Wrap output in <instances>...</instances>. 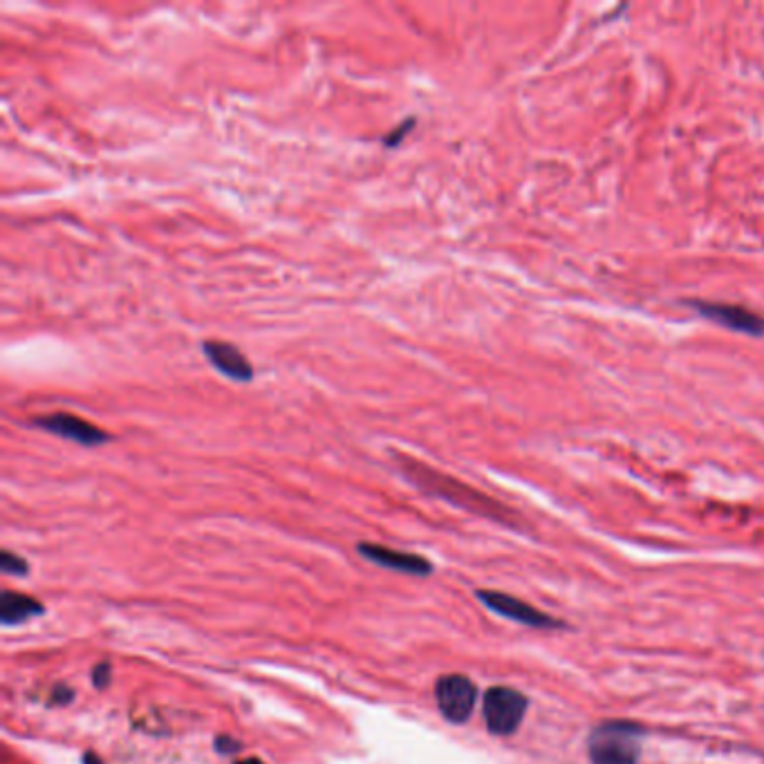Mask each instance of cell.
I'll return each instance as SVG.
<instances>
[{
	"label": "cell",
	"instance_id": "1",
	"mask_svg": "<svg viewBox=\"0 0 764 764\" xmlns=\"http://www.w3.org/2000/svg\"><path fill=\"white\" fill-rule=\"evenodd\" d=\"M399 460V468L404 471V476L415 483L422 491L430 493V496H438L455 506H462V509H468V512L473 514H480V516H487L491 521H498V523H506V509L500 506L496 500L483 496L480 491L476 489H471L449 476H444V473H438L435 468H428L426 464L417 462V460H411V458H404V455H397Z\"/></svg>",
	"mask_w": 764,
	"mask_h": 764
},
{
	"label": "cell",
	"instance_id": "2",
	"mask_svg": "<svg viewBox=\"0 0 764 764\" xmlns=\"http://www.w3.org/2000/svg\"><path fill=\"white\" fill-rule=\"evenodd\" d=\"M646 729L637 722L608 719L597 724L588 738L592 764H637Z\"/></svg>",
	"mask_w": 764,
	"mask_h": 764
},
{
	"label": "cell",
	"instance_id": "3",
	"mask_svg": "<svg viewBox=\"0 0 764 764\" xmlns=\"http://www.w3.org/2000/svg\"><path fill=\"white\" fill-rule=\"evenodd\" d=\"M529 709V700L516 688L509 686H493L485 693L483 715L487 722V729L493 736H512L518 731Z\"/></svg>",
	"mask_w": 764,
	"mask_h": 764
},
{
	"label": "cell",
	"instance_id": "4",
	"mask_svg": "<svg viewBox=\"0 0 764 764\" xmlns=\"http://www.w3.org/2000/svg\"><path fill=\"white\" fill-rule=\"evenodd\" d=\"M476 597L480 599V603L485 608H489L491 612L509 618V622H516L529 628H540V630H550V628H565L563 622L559 618L540 612L538 608L512 597L504 592H496V590H478Z\"/></svg>",
	"mask_w": 764,
	"mask_h": 764
},
{
	"label": "cell",
	"instance_id": "5",
	"mask_svg": "<svg viewBox=\"0 0 764 764\" xmlns=\"http://www.w3.org/2000/svg\"><path fill=\"white\" fill-rule=\"evenodd\" d=\"M435 700L449 722L464 724L476 709L478 688L464 675H444L435 684Z\"/></svg>",
	"mask_w": 764,
	"mask_h": 764
},
{
	"label": "cell",
	"instance_id": "6",
	"mask_svg": "<svg viewBox=\"0 0 764 764\" xmlns=\"http://www.w3.org/2000/svg\"><path fill=\"white\" fill-rule=\"evenodd\" d=\"M34 426H39L52 435H59L63 440L77 442L82 447H101L111 442V435L97 424L75 415V413H50L43 417H36Z\"/></svg>",
	"mask_w": 764,
	"mask_h": 764
},
{
	"label": "cell",
	"instance_id": "7",
	"mask_svg": "<svg viewBox=\"0 0 764 764\" xmlns=\"http://www.w3.org/2000/svg\"><path fill=\"white\" fill-rule=\"evenodd\" d=\"M690 308L698 310L702 316L711 318L713 323L729 327L734 333H742L749 337L764 335V316L755 314L749 308L726 305V303H704V301H690Z\"/></svg>",
	"mask_w": 764,
	"mask_h": 764
},
{
	"label": "cell",
	"instance_id": "8",
	"mask_svg": "<svg viewBox=\"0 0 764 764\" xmlns=\"http://www.w3.org/2000/svg\"><path fill=\"white\" fill-rule=\"evenodd\" d=\"M356 552L368 559L371 563L386 567V569H394L402 574H413V576H428L433 572L430 561H426L424 556L417 554H406V552H397L390 548H384V544H375V542H359Z\"/></svg>",
	"mask_w": 764,
	"mask_h": 764
},
{
	"label": "cell",
	"instance_id": "9",
	"mask_svg": "<svg viewBox=\"0 0 764 764\" xmlns=\"http://www.w3.org/2000/svg\"><path fill=\"white\" fill-rule=\"evenodd\" d=\"M202 350H204L211 366L217 373H223L227 379H234L240 384H247L253 379V366L236 346H231L227 341L209 339L202 343Z\"/></svg>",
	"mask_w": 764,
	"mask_h": 764
},
{
	"label": "cell",
	"instance_id": "10",
	"mask_svg": "<svg viewBox=\"0 0 764 764\" xmlns=\"http://www.w3.org/2000/svg\"><path fill=\"white\" fill-rule=\"evenodd\" d=\"M46 608L41 601H36L21 592H3L0 594V624L3 626H18L29 622V618L41 616Z\"/></svg>",
	"mask_w": 764,
	"mask_h": 764
},
{
	"label": "cell",
	"instance_id": "11",
	"mask_svg": "<svg viewBox=\"0 0 764 764\" xmlns=\"http://www.w3.org/2000/svg\"><path fill=\"white\" fill-rule=\"evenodd\" d=\"M0 569H3V574H10V576H25L29 572L27 567V561L12 554V552H3L0 554Z\"/></svg>",
	"mask_w": 764,
	"mask_h": 764
},
{
	"label": "cell",
	"instance_id": "12",
	"mask_svg": "<svg viewBox=\"0 0 764 764\" xmlns=\"http://www.w3.org/2000/svg\"><path fill=\"white\" fill-rule=\"evenodd\" d=\"M415 128V120H406L404 124H399L394 130H390L388 135H386V139H384V143H386V147L388 149H392V147H399V141H402L404 139V135H409L411 130Z\"/></svg>",
	"mask_w": 764,
	"mask_h": 764
},
{
	"label": "cell",
	"instance_id": "13",
	"mask_svg": "<svg viewBox=\"0 0 764 764\" xmlns=\"http://www.w3.org/2000/svg\"><path fill=\"white\" fill-rule=\"evenodd\" d=\"M111 664H108V662H101V664H97L95 668H92V673H90V677H92V684H95V688H105L108 684H111Z\"/></svg>",
	"mask_w": 764,
	"mask_h": 764
},
{
	"label": "cell",
	"instance_id": "14",
	"mask_svg": "<svg viewBox=\"0 0 764 764\" xmlns=\"http://www.w3.org/2000/svg\"><path fill=\"white\" fill-rule=\"evenodd\" d=\"M72 700H75V690L67 688V686H57V688L52 690L50 704H52V706H65V704H70Z\"/></svg>",
	"mask_w": 764,
	"mask_h": 764
},
{
	"label": "cell",
	"instance_id": "15",
	"mask_svg": "<svg viewBox=\"0 0 764 764\" xmlns=\"http://www.w3.org/2000/svg\"><path fill=\"white\" fill-rule=\"evenodd\" d=\"M215 751H221V753L229 755V753L240 751V744H238L234 738H229V736H217V738H215Z\"/></svg>",
	"mask_w": 764,
	"mask_h": 764
},
{
	"label": "cell",
	"instance_id": "16",
	"mask_svg": "<svg viewBox=\"0 0 764 764\" xmlns=\"http://www.w3.org/2000/svg\"><path fill=\"white\" fill-rule=\"evenodd\" d=\"M84 764H103L95 753H86L84 755Z\"/></svg>",
	"mask_w": 764,
	"mask_h": 764
},
{
	"label": "cell",
	"instance_id": "17",
	"mask_svg": "<svg viewBox=\"0 0 764 764\" xmlns=\"http://www.w3.org/2000/svg\"><path fill=\"white\" fill-rule=\"evenodd\" d=\"M238 764H263L261 760H242V762H238Z\"/></svg>",
	"mask_w": 764,
	"mask_h": 764
}]
</instances>
